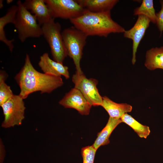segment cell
<instances>
[{
  "label": "cell",
  "mask_w": 163,
  "mask_h": 163,
  "mask_svg": "<svg viewBox=\"0 0 163 163\" xmlns=\"http://www.w3.org/2000/svg\"><path fill=\"white\" fill-rule=\"evenodd\" d=\"M41 27L43 35L50 46L53 60L62 63L68 55L61 32V25L53 18Z\"/></svg>",
  "instance_id": "5"
},
{
  "label": "cell",
  "mask_w": 163,
  "mask_h": 163,
  "mask_svg": "<svg viewBox=\"0 0 163 163\" xmlns=\"http://www.w3.org/2000/svg\"><path fill=\"white\" fill-rule=\"evenodd\" d=\"M97 150L92 145L82 148L81 153L83 163H94Z\"/></svg>",
  "instance_id": "21"
},
{
  "label": "cell",
  "mask_w": 163,
  "mask_h": 163,
  "mask_svg": "<svg viewBox=\"0 0 163 163\" xmlns=\"http://www.w3.org/2000/svg\"><path fill=\"white\" fill-rule=\"evenodd\" d=\"M3 0H0V9L2 8V7L3 6Z\"/></svg>",
  "instance_id": "23"
},
{
  "label": "cell",
  "mask_w": 163,
  "mask_h": 163,
  "mask_svg": "<svg viewBox=\"0 0 163 163\" xmlns=\"http://www.w3.org/2000/svg\"><path fill=\"white\" fill-rule=\"evenodd\" d=\"M23 4L27 10H30L36 16L41 26L53 18L44 0H26Z\"/></svg>",
  "instance_id": "12"
},
{
  "label": "cell",
  "mask_w": 163,
  "mask_h": 163,
  "mask_svg": "<svg viewBox=\"0 0 163 163\" xmlns=\"http://www.w3.org/2000/svg\"><path fill=\"white\" fill-rule=\"evenodd\" d=\"M59 103L65 108L76 110L82 115H88L92 106L81 92L75 88L66 94Z\"/></svg>",
  "instance_id": "10"
},
{
  "label": "cell",
  "mask_w": 163,
  "mask_h": 163,
  "mask_svg": "<svg viewBox=\"0 0 163 163\" xmlns=\"http://www.w3.org/2000/svg\"><path fill=\"white\" fill-rule=\"evenodd\" d=\"M7 74L3 70L0 72V106L8 101L13 95L10 87L7 85L5 81Z\"/></svg>",
  "instance_id": "20"
},
{
  "label": "cell",
  "mask_w": 163,
  "mask_h": 163,
  "mask_svg": "<svg viewBox=\"0 0 163 163\" xmlns=\"http://www.w3.org/2000/svg\"><path fill=\"white\" fill-rule=\"evenodd\" d=\"M150 22V20L146 16L139 15L133 27L129 30H125L123 33L125 37L131 39L133 41L132 62L133 65L136 62V53L138 46Z\"/></svg>",
  "instance_id": "9"
},
{
  "label": "cell",
  "mask_w": 163,
  "mask_h": 163,
  "mask_svg": "<svg viewBox=\"0 0 163 163\" xmlns=\"http://www.w3.org/2000/svg\"><path fill=\"white\" fill-rule=\"evenodd\" d=\"M160 2L161 5V8L158 12L156 13V24L158 28L161 33L163 31V0H160Z\"/></svg>",
  "instance_id": "22"
},
{
  "label": "cell",
  "mask_w": 163,
  "mask_h": 163,
  "mask_svg": "<svg viewBox=\"0 0 163 163\" xmlns=\"http://www.w3.org/2000/svg\"><path fill=\"white\" fill-rule=\"evenodd\" d=\"M20 89L19 95L24 99L30 94L37 91L40 93H50L63 84L62 78L42 73L34 67L28 54H26L24 64L15 77Z\"/></svg>",
  "instance_id": "1"
},
{
  "label": "cell",
  "mask_w": 163,
  "mask_h": 163,
  "mask_svg": "<svg viewBox=\"0 0 163 163\" xmlns=\"http://www.w3.org/2000/svg\"><path fill=\"white\" fill-rule=\"evenodd\" d=\"M62 35L67 55L72 59L75 65L76 72L83 74L80 62L88 36L74 26L65 29Z\"/></svg>",
  "instance_id": "4"
},
{
  "label": "cell",
  "mask_w": 163,
  "mask_h": 163,
  "mask_svg": "<svg viewBox=\"0 0 163 163\" xmlns=\"http://www.w3.org/2000/svg\"><path fill=\"white\" fill-rule=\"evenodd\" d=\"M122 123L120 119L109 117L105 126L98 133L97 137L92 145L97 150L100 146L108 144L109 138L112 132L116 127Z\"/></svg>",
  "instance_id": "16"
},
{
  "label": "cell",
  "mask_w": 163,
  "mask_h": 163,
  "mask_svg": "<svg viewBox=\"0 0 163 163\" xmlns=\"http://www.w3.org/2000/svg\"><path fill=\"white\" fill-rule=\"evenodd\" d=\"M18 9L13 24L16 29L20 41L24 42L27 38H38L43 35L41 26L36 16L32 14L18 0Z\"/></svg>",
  "instance_id": "3"
},
{
  "label": "cell",
  "mask_w": 163,
  "mask_h": 163,
  "mask_svg": "<svg viewBox=\"0 0 163 163\" xmlns=\"http://www.w3.org/2000/svg\"><path fill=\"white\" fill-rule=\"evenodd\" d=\"M7 2L8 4H9V3H10L12 2H13V0H7Z\"/></svg>",
  "instance_id": "24"
},
{
  "label": "cell",
  "mask_w": 163,
  "mask_h": 163,
  "mask_svg": "<svg viewBox=\"0 0 163 163\" xmlns=\"http://www.w3.org/2000/svg\"><path fill=\"white\" fill-rule=\"evenodd\" d=\"M75 88L78 89L87 101L94 106H101L102 97L97 87L98 81L92 78H88L83 73L79 75L76 72L72 77Z\"/></svg>",
  "instance_id": "8"
},
{
  "label": "cell",
  "mask_w": 163,
  "mask_h": 163,
  "mask_svg": "<svg viewBox=\"0 0 163 163\" xmlns=\"http://www.w3.org/2000/svg\"><path fill=\"white\" fill-rule=\"evenodd\" d=\"M145 66L149 69H163V46L152 48L147 51Z\"/></svg>",
  "instance_id": "17"
},
{
  "label": "cell",
  "mask_w": 163,
  "mask_h": 163,
  "mask_svg": "<svg viewBox=\"0 0 163 163\" xmlns=\"http://www.w3.org/2000/svg\"><path fill=\"white\" fill-rule=\"evenodd\" d=\"M23 100L19 94H14L0 106L4 115V119L1 125L2 127L9 128L22 124L25 117L26 109Z\"/></svg>",
  "instance_id": "6"
},
{
  "label": "cell",
  "mask_w": 163,
  "mask_h": 163,
  "mask_svg": "<svg viewBox=\"0 0 163 163\" xmlns=\"http://www.w3.org/2000/svg\"><path fill=\"white\" fill-rule=\"evenodd\" d=\"M83 8L93 12L110 11L119 2L118 0H78Z\"/></svg>",
  "instance_id": "15"
},
{
  "label": "cell",
  "mask_w": 163,
  "mask_h": 163,
  "mask_svg": "<svg viewBox=\"0 0 163 163\" xmlns=\"http://www.w3.org/2000/svg\"><path fill=\"white\" fill-rule=\"evenodd\" d=\"M52 18L69 20L82 15L85 9L76 0H44Z\"/></svg>",
  "instance_id": "7"
},
{
  "label": "cell",
  "mask_w": 163,
  "mask_h": 163,
  "mask_svg": "<svg viewBox=\"0 0 163 163\" xmlns=\"http://www.w3.org/2000/svg\"><path fill=\"white\" fill-rule=\"evenodd\" d=\"M134 15H144L148 18L153 23H156V13L152 0H142L140 6L135 9Z\"/></svg>",
  "instance_id": "19"
},
{
  "label": "cell",
  "mask_w": 163,
  "mask_h": 163,
  "mask_svg": "<svg viewBox=\"0 0 163 163\" xmlns=\"http://www.w3.org/2000/svg\"><path fill=\"white\" fill-rule=\"evenodd\" d=\"M70 21L88 36L106 37L110 34L123 33L125 30L112 19L110 11L93 12L85 9L82 15Z\"/></svg>",
  "instance_id": "2"
},
{
  "label": "cell",
  "mask_w": 163,
  "mask_h": 163,
  "mask_svg": "<svg viewBox=\"0 0 163 163\" xmlns=\"http://www.w3.org/2000/svg\"><path fill=\"white\" fill-rule=\"evenodd\" d=\"M18 9L17 5H12L8 10L6 14L0 18V40L4 43L12 52L14 48L12 42L14 39L11 40L7 39L5 36L4 28L8 24H14Z\"/></svg>",
  "instance_id": "14"
},
{
  "label": "cell",
  "mask_w": 163,
  "mask_h": 163,
  "mask_svg": "<svg viewBox=\"0 0 163 163\" xmlns=\"http://www.w3.org/2000/svg\"><path fill=\"white\" fill-rule=\"evenodd\" d=\"M101 106L107 112L110 117L117 119H120L124 114L130 112L132 109V106L129 104L116 103L106 96L102 97Z\"/></svg>",
  "instance_id": "13"
},
{
  "label": "cell",
  "mask_w": 163,
  "mask_h": 163,
  "mask_svg": "<svg viewBox=\"0 0 163 163\" xmlns=\"http://www.w3.org/2000/svg\"><path fill=\"white\" fill-rule=\"evenodd\" d=\"M120 119L122 122L130 127L140 137L146 139L149 135L150 131L148 126L141 124L127 113L124 114Z\"/></svg>",
  "instance_id": "18"
},
{
  "label": "cell",
  "mask_w": 163,
  "mask_h": 163,
  "mask_svg": "<svg viewBox=\"0 0 163 163\" xmlns=\"http://www.w3.org/2000/svg\"><path fill=\"white\" fill-rule=\"evenodd\" d=\"M38 65L44 73L57 76L63 75L66 79L69 78L68 67L52 59L47 53L40 56Z\"/></svg>",
  "instance_id": "11"
}]
</instances>
